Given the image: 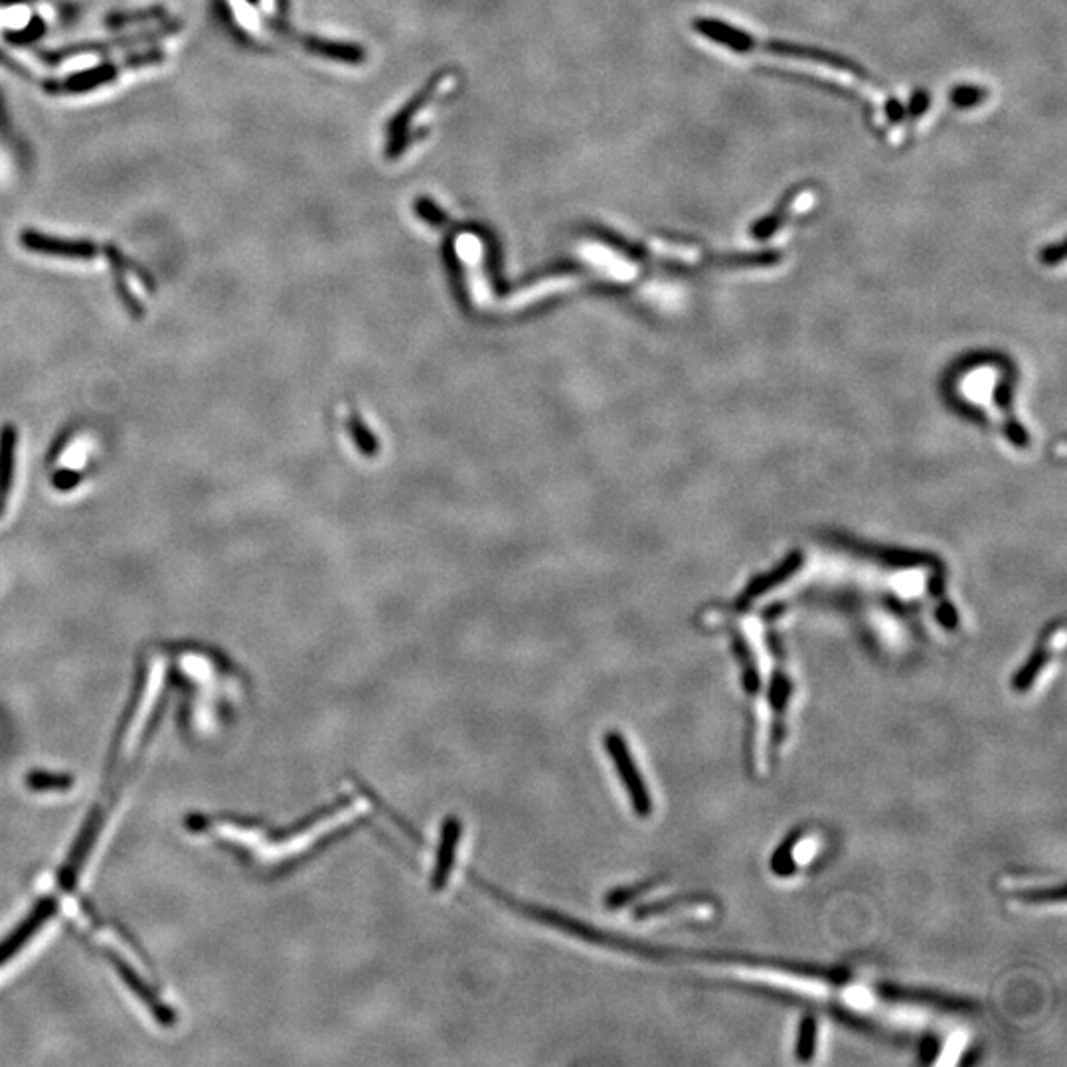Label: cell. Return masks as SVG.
<instances>
[{
    "label": "cell",
    "instance_id": "cell-1",
    "mask_svg": "<svg viewBox=\"0 0 1067 1067\" xmlns=\"http://www.w3.org/2000/svg\"><path fill=\"white\" fill-rule=\"evenodd\" d=\"M694 30L698 34L706 36L708 40H712V42H716V44H720V46H724V48H728L732 52H738V54H749V52L761 50V52H767V54L779 56V58H791V60H803V62H811V64L828 66V68L852 74L858 80L870 78L868 72L862 66H858L856 62H852L846 56H840V54H834V52H826V50L815 48V46L791 44V42H781V40H763V42H759L751 34L730 26L724 20L696 18L694 20Z\"/></svg>",
    "mask_w": 1067,
    "mask_h": 1067
},
{
    "label": "cell",
    "instance_id": "cell-2",
    "mask_svg": "<svg viewBox=\"0 0 1067 1067\" xmlns=\"http://www.w3.org/2000/svg\"><path fill=\"white\" fill-rule=\"evenodd\" d=\"M607 743V749L611 753V757L615 759V765H617V771L621 775V779L625 781L627 785V791L631 795V801H633V807L635 811L641 815V817H647L651 815L653 811V803H651V795L645 787V781L643 777L639 775L637 771V765L629 753V747L627 743L623 741V738L619 734H607L605 738Z\"/></svg>",
    "mask_w": 1067,
    "mask_h": 1067
},
{
    "label": "cell",
    "instance_id": "cell-3",
    "mask_svg": "<svg viewBox=\"0 0 1067 1067\" xmlns=\"http://www.w3.org/2000/svg\"><path fill=\"white\" fill-rule=\"evenodd\" d=\"M803 190H805L803 186H797V188H793L791 192H787V194L783 196V200L779 202V206H777L769 216H765V218H761L759 222L753 224L751 234H753L757 240H765V238L773 236V234L779 230V226L785 222L787 212L799 202Z\"/></svg>",
    "mask_w": 1067,
    "mask_h": 1067
},
{
    "label": "cell",
    "instance_id": "cell-4",
    "mask_svg": "<svg viewBox=\"0 0 1067 1067\" xmlns=\"http://www.w3.org/2000/svg\"><path fill=\"white\" fill-rule=\"evenodd\" d=\"M459 822L455 819L445 824V830H443V842H441V854H439V862H437V874L433 876V884L437 888L443 886L445 882V874L449 870V866H453V852H455V844H457V836H459Z\"/></svg>",
    "mask_w": 1067,
    "mask_h": 1067
},
{
    "label": "cell",
    "instance_id": "cell-5",
    "mask_svg": "<svg viewBox=\"0 0 1067 1067\" xmlns=\"http://www.w3.org/2000/svg\"><path fill=\"white\" fill-rule=\"evenodd\" d=\"M817 1050V1018L805 1016L799 1026V1038L795 1054L801 1062H811Z\"/></svg>",
    "mask_w": 1067,
    "mask_h": 1067
},
{
    "label": "cell",
    "instance_id": "cell-6",
    "mask_svg": "<svg viewBox=\"0 0 1067 1067\" xmlns=\"http://www.w3.org/2000/svg\"><path fill=\"white\" fill-rule=\"evenodd\" d=\"M988 97V91L981 85H971V83H963V85H955L951 89V103L953 107L957 109H971V107H977L981 105Z\"/></svg>",
    "mask_w": 1067,
    "mask_h": 1067
},
{
    "label": "cell",
    "instance_id": "cell-7",
    "mask_svg": "<svg viewBox=\"0 0 1067 1067\" xmlns=\"http://www.w3.org/2000/svg\"><path fill=\"white\" fill-rule=\"evenodd\" d=\"M929 105H931V95H929V91H925V89H915L913 95H911V99H909V107L905 109V115H909V117H913V119H915V117H921V115L929 109Z\"/></svg>",
    "mask_w": 1067,
    "mask_h": 1067
},
{
    "label": "cell",
    "instance_id": "cell-8",
    "mask_svg": "<svg viewBox=\"0 0 1067 1067\" xmlns=\"http://www.w3.org/2000/svg\"><path fill=\"white\" fill-rule=\"evenodd\" d=\"M886 115H888V121L892 123H900L903 117H905V107L898 99H890L886 103Z\"/></svg>",
    "mask_w": 1067,
    "mask_h": 1067
},
{
    "label": "cell",
    "instance_id": "cell-9",
    "mask_svg": "<svg viewBox=\"0 0 1067 1067\" xmlns=\"http://www.w3.org/2000/svg\"><path fill=\"white\" fill-rule=\"evenodd\" d=\"M1064 253H1066L1064 244H1056V246L1048 247L1042 257H1044V263L1050 265V263H1060L1064 259Z\"/></svg>",
    "mask_w": 1067,
    "mask_h": 1067
}]
</instances>
